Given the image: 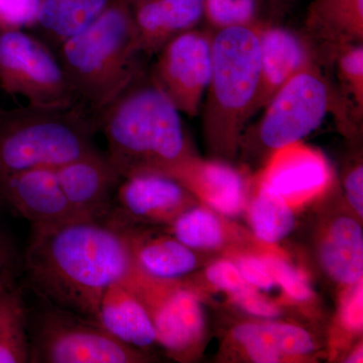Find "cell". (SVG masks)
I'll list each match as a JSON object with an SVG mask.
<instances>
[{
    "mask_svg": "<svg viewBox=\"0 0 363 363\" xmlns=\"http://www.w3.org/2000/svg\"><path fill=\"white\" fill-rule=\"evenodd\" d=\"M23 262L40 298L96 321L105 291L135 269L125 233L86 219L32 225Z\"/></svg>",
    "mask_w": 363,
    "mask_h": 363,
    "instance_id": "6da1fadb",
    "label": "cell"
},
{
    "mask_svg": "<svg viewBox=\"0 0 363 363\" xmlns=\"http://www.w3.org/2000/svg\"><path fill=\"white\" fill-rule=\"evenodd\" d=\"M98 116L106 156L123 179L166 175L193 156L180 111L145 69Z\"/></svg>",
    "mask_w": 363,
    "mask_h": 363,
    "instance_id": "7a4b0ae2",
    "label": "cell"
},
{
    "mask_svg": "<svg viewBox=\"0 0 363 363\" xmlns=\"http://www.w3.org/2000/svg\"><path fill=\"white\" fill-rule=\"evenodd\" d=\"M140 55L128 0H113L60 45L59 61L76 99L98 114L143 70Z\"/></svg>",
    "mask_w": 363,
    "mask_h": 363,
    "instance_id": "3957f363",
    "label": "cell"
},
{
    "mask_svg": "<svg viewBox=\"0 0 363 363\" xmlns=\"http://www.w3.org/2000/svg\"><path fill=\"white\" fill-rule=\"evenodd\" d=\"M259 23L212 33V71L205 101L204 131L211 149L233 156L241 133L255 113L259 92Z\"/></svg>",
    "mask_w": 363,
    "mask_h": 363,
    "instance_id": "277c9868",
    "label": "cell"
},
{
    "mask_svg": "<svg viewBox=\"0 0 363 363\" xmlns=\"http://www.w3.org/2000/svg\"><path fill=\"white\" fill-rule=\"evenodd\" d=\"M75 107H28L0 117V179L26 169L59 168L96 150L92 138L97 123Z\"/></svg>",
    "mask_w": 363,
    "mask_h": 363,
    "instance_id": "5b68a950",
    "label": "cell"
},
{
    "mask_svg": "<svg viewBox=\"0 0 363 363\" xmlns=\"http://www.w3.org/2000/svg\"><path fill=\"white\" fill-rule=\"evenodd\" d=\"M28 310L30 363H135L149 357L105 330L96 320L43 300Z\"/></svg>",
    "mask_w": 363,
    "mask_h": 363,
    "instance_id": "8992f818",
    "label": "cell"
},
{
    "mask_svg": "<svg viewBox=\"0 0 363 363\" xmlns=\"http://www.w3.org/2000/svg\"><path fill=\"white\" fill-rule=\"evenodd\" d=\"M264 108L255 133L259 145L272 152L301 142L316 130L330 112L342 121L344 128L350 124L347 105L318 63L286 81Z\"/></svg>",
    "mask_w": 363,
    "mask_h": 363,
    "instance_id": "52a82bcc",
    "label": "cell"
},
{
    "mask_svg": "<svg viewBox=\"0 0 363 363\" xmlns=\"http://www.w3.org/2000/svg\"><path fill=\"white\" fill-rule=\"evenodd\" d=\"M0 87L40 111H67L77 102L59 59L23 30H0Z\"/></svg>",
    "mask_w": 363,
    "mask_h": 363,
    "instance_id": "ba28073f",
    "label": "cell"
},
{
    "mask_svg": "<svg viewBox=\"0 0 363 363\" xmlns=\"http://www.w3.org/2000/svg\"><path fill=\"white\" fill-rule=\"evenodd\" d=\"M159 52L152 78L179 111L197 116L211 78L212 33L188 30Z\"/></svg>",
    "mask_w": 363,
    "mask_h": 363,
    "instance_id": "9c48e42d",
    "label": "cell"
},
{
    "mask_svg": "<svg viewBox=\"0 0 363 363\" xmlns=\"http://www.w3.org/2000/svg\"><path fill=\"white\" fill-rule=\"evenodd\" d=\"M192 194L171 177L143 174L123 179L107 225L121 228L133 221L169 224L192 204Z\"/></svg>",
    "mask_w": 363,
    "mask_h": 363,
    "instance_id": "30bf717a",
    "label": "cell"
},
{
    "mask_svg": "<svg viewBox=\"0 0 363 363\" xmlns=\"http://www.w3.org/2000/svg\"><path fill=\"white\" fill-rule=\"evenodd\" d=\"M56 173L69 204L81 219L108 220L123 179L106 155L93 150L56 168Z\"/></svg>",
    "mask_w": 363,
    "mask_h": 363,
    "instance_id": "8fae6325",
    "label": "cell"
},
{
    "mask_svg": "<svg viewBox=\"0 0 363 363\" xmlns=\"http://www.w3.org/2000/svg\"><path fill=\"white\" fill-rule=\"evenodd\" d=\"M0 196L32 225L81 219L62 190L56 169H30L4 177Z\"/></svg>",
    "mask_w": 363,
    "mask_h": 363,
    "instance_id": "7c38bea8",
    "label": "cell"
},
{
    "mask_svg": "<svg viewBox=\"0 0 363 363\" xmlns=\"http://www.w3.org/2000/svg\"><path fill=\"white\" fill-rule=\"evenodd\" d=\"M330 180L326 157L297 142L272 152L260 184L292 204L319 194Z\"/></svg>",
    "mask_w": 363,
    "mask_h": 363,
    "instance_id": "4fadbf2b",
    "label": "cell"
},
{
    "mask_svg": "<svg viewBox=\"0 0 363 363\" xmlns=\"http://www.w3.org/2000/svg\"><path fill=\"white\" fill-rule=\"evenodd\" d=\"M260 74L255 112L264 108L286 81L318 63L316 49L303 33L259 25Z\"/></svg>",
    "mask_w": 363,
    "mask_h": 363,
    "instance_id": "5bb4252c",
    "label": "cell"
},
{
    "mask_svg": "<svg viewBox=\"0 0 363 363\" xmlns=\"http://www.w3.org/2000/svg\"><path fill=\"white\" fill-rule=\"evenodd\" d=\"M166 176L180 182L191 194L225 216H238L247 203L245 177L225 162H204L192 156L176 164Z\"/></svg>",
    "mask_w": 363,
    "mask_h": 363,
    "instance_id": "9a60e30c",
    "label": "cell"
},
{
    "mask_svg": "<svg viewBox=\"0 0 363 363\" xmlns=\"http://www.w3.org/2000/svg\"><path fill=\"white\" fill-rule=\"evenodd\" d=\"M147 309L156 330L157 342L172 357L179 359L189 357L202 340L204 312L199 298L190 290H169L157 298L152 309Z\"/></svg>",
    "mask_w": 363,
    "mask_h": 363,
    "instance_id": "2e32d148",
    "label": "cell"
},
{
    "mask_svg": "<svg viewBox=\"0 0 363 363\" xmlns=\"http://www.w3.org/2000/svg\"><path fill=\"white\" fill-rule=\"evenodd\" d=\"M142 54L159 52L204 18V0H128Z\"/></svg>",
    "mask_w": 363,
    "mask_h": 363,
    "instance_id": "e0dca14e",
    "label": "cell"
},
{
    "mask_svg": "<svg viewBox=\"0 0 363 363\" xmlns=\"http://www.w3.org/2000/svg\"><path fill=\"white\" fill-rule=\"evenodd\" d=\"M305 35L325 59L341 48L363 40V0H313L305 21Z\"/></svg>",
    "mask_w": 363,
    "mask_h": 363,
    "instance_id": "ac0fdd59",
    "label": "cell"
},
{
    "mask_svg": "<svg viewBox=\"0 0 363 363\" xmlns=\"http://www.w3.org/2000/svg\"><path fill=\"white\" fill-rule=\"evenodd\" d=\"M97 321L112 336L135 350H147L157 342L149 311L135 291L123 281H117L105 291L98 308Z\"/></svg>",
    "mask_w": 363,
    "mask_h": 363,
    "instance_id": "d6986e66",
    "label": "cell"
},
{
    "mask_svg": "<svg viewBox=\"0 0 363 363\" xmlns=\"http://www.w3.org/2000/svg\"><path fill=\"white\" fill-rule=\"evenodd\" d=\"M234 341L257 363H278L286 358L307 357L315 350L311 334L284 322H247L233 330Z\"/></svg>",
    "mask_w": 363,
    "mask_h": 363,
    "instance_id": "ffe728a7",
    "label": "cell"
},
{
    "mask_svg": "<svg viewBox=\"0 0 363 363\" xmlns=\"http://www.w3.org/2000/svg\"><path fill=\"white\" fill-rule=\"evenodd\" d=\"M130 242L136 267L152 279L175 281L194 271L198 259L192 248L174 236L140 234L131 226L121 227Z\"/></svg>",
    "mask_w": 363,
    "mask_h": 363,
    "instance_id": "44dd1931",
    "label": "cell"
},
{
    "mask_svg": "<svg viewBox=\"0 0 363 363\" xmlns=\"http://www.w3.org/2000/svg\"><path fill=\"white\" fill-rule=\"evenodd\" d=\"M322 269L336 283L352 286L363 277V231L350 216L332 222L319 245Z\"/></svg>",
    "mask_w": 363,
    "mask_h": 363,
    "instance_id": "7402d4cb",
    "label": "cell"
},
{
    "mask_svg": "<svg viewBox=\"0 0 363 363\" xmlns=\"http://www.w3.org/2000/svg\"><path fill=\"white\" fill-rule=\"evenodd\" d=\"M113 0H39L35 26L59 45L87 28Z\"/></svg>",
    "mask_w": 363,
    "mask_h": 363,
    "instance_id": "603a6c76",
    "label": "cell"
},
{
    "mask_svg": "<svg viewBox=\"0 0 363 363\" xmlns=\"http://www.w3.org/2000/svg\"><path fill=\"white\" fill-rule=\"evenodd\" d=\"M30 358L28 309L14 279L0 288V363H30Z\"/></svg>",
    "mask_w": 363,
    "mask_h": 363,
    "instance_id": "cb8c5ba5",
    "label": "cell"
},
{
    "mask_svg": "<svg viewBox=\"0 0 363 363\" xmlns=\"http://www.w3.org/2000/svg\"><path fill=\"white\" fill-rule=\"evenodd\" d=\"M250 220L255 236L266 243L283 240L296 225L290 204L262 184L250 204Z\"/></svg>",
    "mask_w": 363,
    "mask_h": 363,
    "instance_id": "d4e9b609",
    "label": "cell"
},
{
    "mask_svg": "<svg viewBox=\"0 0 363 363\" xmlns=\"http://www.w3.org/2000/svg\"><path fill=\"white\" fill-rule=\"evenodd\" d=\"M172 234L192 250L220 247L224 229L216 215L202 207L189 208L171 224Z\"/></svg>",
    "mask_w": 363,
    "mask_h": 363,
    "instance_id": "484cf974",
    "label": "cell"
},
{
    "mask_svg": "<svg viewBox=\"0 0 363 363\" xmlns=\"http://www.w3.org/2000/svg\"><path fill=\"white\" fill-rule=\"evenodd\" d=\"M336 72L344 102L351 112L362 116L363 111V45L352 44L341 48L334 55Z\"/></svg>",
    "mask_w": 363,
    "mask_h": 363,
    "instance_id": "4316f807",
    "label": "cell"
},
{
    "mask_svg": "<svg viewBox=\"0 0 363 363\" xmlns=\"http://www.w3.org/2000/svg\"><path fill=\"white\" fill-rule=\"evenodd\" d=\"M259 0H204V18L215 30L257 23Z\"/></svg>",
    "mask_w": 363,
    "mask_h": 363,
    "instance_id": "83f0119b",
    "label": "cell"
},
{
    "mask_svg": "<svg viewBox=\"0 0 363 363\" xmlns=\"http://www.w3.org/2000/svg\"><path fill=\"white\" fill-rule=\"evenodd\" d=\"M264 259L271 269L277 285L283 289L289 298L296 302H306L312 298V286L302 271L279 257L269 255L264 257Z\"/></svg>",
    "mask_w": 363,
    "mask_h": 363,
    "instance_id": "f1b7e54d",
    "label": "cell"
},
{
    "mask_svg": "<svg viewBox=\"0 0 363 363\" xmlns=\"http://www.w3.org/2000/svg\"><path fill=\"white\" fill-rule=\"evenodd\" d=\"M39 0H0V30L35 25Z\"/></svg>",
    "mask_w": 363,
    "mask_h": 363,
    "instance_id": "f546056e",
    "label": "cell"
},
{
    "mask_svg": "<svg viewBox=\"0 0 363 363\" xmlns=\"http://www.w3.org/2000/svg\"><path fill=\"white\" fill-rule=\"evenodd\" d=\"M206 278L214 288L228 293L231 297L252 286L243 279L235 262L229 260L212 264L207 269Z\"/></svg>",
    "mask_w": 363,
    "mask_h": 363,
    "instance_id": "4dcf8cb0",
    "label": "cell"
},
{
    "mask_svg": "<svg viewBox=\"0 0 363 363\" xmlns=\"http://www.w3.org/2000/svg\"><path fill=\"white\" fill-rule=\"evenodd\" d=\"M235 264L243 279L257 290L269 292L278 286L264 257L247 255L238 259Z\"/></svg>",
    "mask_w": 363,
    "mask_h": 363,
    "instance_id": "1f68e13d",
    "label": "cell"
},
{
    "mask_svg": "<svg viewBox=\"0 0 363 363\" xmlns=\"http://www.w3.org/2000/svg\"><path fill=\"white\" fill-rule=\"evenodd\" d=\"M340 322L343 328L358 333L363 328V285L362 279L350 286L344 295L340 309Z\"/></svg>",
    "mask_w": 363,
    "mask_h": 363,
    "instance_id": "d6a6232c",
    "label": "cell"
},
{
    "mask_svg": "<svg viewBox=\"0 0 363 363\" xmlns=\"http://www.w3.org/2000/svg\"><path fill=\"white\" fill-rule=\"evenodd\" d=\"M243 311L252 315V316L264 318V319H274L281 314L278 306L269 301V298L260 295L259 290L250 286L247 290L236 294L231 297Z\"/></svg>",
    "mask_w": 363,
    "mask_h": 363,
    "instance_id": "836d02e7",
    "label": "cell"
},
{
    "mask_svg": "<svg viewBox=\"0 0 363 363\" xmlns=\"http://www.w3.org/2000/svg\"><path fill=\"white\" fill-rule=\"evenodd\" d=\"M20 262V255L13 240L0 230V288L16 279Z\"/></svg>",
    "mask_w": 363,
    "mask_h": 363,
    "instance_id": "e575fe53",
    "label": "cell"
},
{
    "mask_svg": "<svg viewBox=\"0 0 363 363\" xmlns=\"http://www.w3.org/2000/svg\"><path fill=\"white\" fill-rule=\"evenodd\" d=\"M344 189L348 203L355 213L363 216V166L358 162L352 167L344 178Z\"/></svg>",
    "mask_w": 363,
    "mask_h": 363,
    "instance_id": "d590c367",
    "label": "cell"
},
{
    "mask_svg": "<svg viewBox=\"0 0 363 363\" xmlns=\"http://www.w3.org/2000/svg\"><path fill=\"white\" fill-rule=\"evenodd\" d=\"M363 359V350H362V345L360 344V346H358V347L355 348L354 350L352 351V353L346 358L345 362L347 363H358V362H362Z\"/></svg>",
    "mask_w": 363,
    "mask_h": 363,
    "instance_id": "8d00e7d4",
    "label": "cell"
},
{
    "mask_svg": "<svg viewBox=\"0 0 363 363\" xmlns=\"http://www.w3.org/2000/svg\"><path fill=\"white\" fill-rule=\"evenodd\" d=\"M271 1H274V2H285V1H288V0H271Z\"/></svg>",
    "mask_w": 363,
    "mask_h": 363,
    "instance_id": "74e56055",
    "label": "cell"
}]
</instances>
